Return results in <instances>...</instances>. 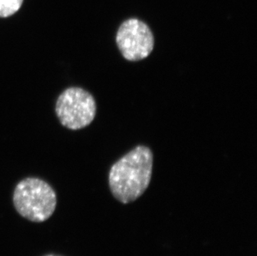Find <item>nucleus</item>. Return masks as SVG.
Returning <instances> with one entry per match:
<instances>
[{"label": "nucleus", "mask_w": 257, "mask_h": 256, "mask_svg": "<svg viewBox=\"0 0 257 256\" xmlns=\"http://www.w3.org/2000/svg\"><path fill=\"white\" fill-rule=\"evenodd\" d=\"M153 154L146 146H138L112 165L108 174L110 191L116 201L129 204L143 196L150 185Z\"/></svg>", "instance_id": "obj_1"}, {"label": "nucleus", "mask_w": 257, "mask_h": 256, "mask_svg": "<svg viewBox=\"0 0 257 256\" xmlns=\"http://www.w3.org/2000/svg\"><path fill=\"white\" fill-rule=\"evenodd\" d=\"M13 202L15 210L23 217L32 222H44L55 211L57 195L46 181L29 177L15 187Z\"/></svg>", "instance_id": "obj_2"}, {"label": "nucleus", "mask_w": 257, "mask_h": 256, "mask_svg": "<svg viewBox=\"0 0 257 256\" xmlns=\"http://www.w3.org/2000/svg\"><path fill=\"white\" fill-rule=\"evenodd\" d=\"M96 113L94 97L81 87H69L57 100V116L61 124L70 130H80L89 126Z\"/></svg>", "instance_id": "obj_3"}, {"label": "nucleus", "mask_w": 257, "mask_h": 256, "mask_svg": "<svg viewBox=\"0 0 257 256\" xmlns=\"http://www.w3.org/2000/svg\"><path fill=\"white\" fill-rule=\"evenodd\" d=\"M116 43L125 59L136 62L150 55L154 49L155 39L150 27L139 19L132 18L119 26Z\"/></svg>", "instance_id": "obj_4"}, {"label": "nucleus", "mask_w": 257, "mask_h": 256, "mask_svg": "<svg viewBox=\"0 0 257 256\" xmlns=\"http://www.w3.org/2000/svg\"><path fill=\"white\" fill-rule=\"evenodd\" d=\"M24 0H0V18L15 15L22 6Z\"/></svg>", "instance_id": "obj_5"}, {"label": "nucleus", "mask_w": 257, "mask_h": 256, "mask_svg": "<svg viewBox=\"0 0 257 256\" xmlns=\"http://www.w3.org/2000/svg\"><path fill=\"white\" fill-rule=\"evenodd\" d=\"M45 256H58V255H54V254H47V255Z\"/></svg>", "instance_id": "obj_6"}]
</instances>
